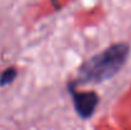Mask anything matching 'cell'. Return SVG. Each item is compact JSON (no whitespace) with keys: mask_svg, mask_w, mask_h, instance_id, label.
I'll return each instance as SVG.
<instances>
[{"mask_svg":"<svg viewBox=\"0 0 131 130\" xmlns=\"http://www.w3.org/2000/svg\"><path fill=\"white\" fill-rule=\"evenodd\" d=\"M130 55V45L126 42H116L107 46L104 50L85 60L78 69V75L74 87L79 84H98L112 79L125 66Z\"/></svg>","mask_w":131,"mask_h":130,"instance_id":"1","label":"cell"},{"mask_svg":"<svg viewBox=\"0 0 131 130\" xmlns=\"http://www.w3.org/2000/svg\"><path fill=\"white\" fill-rule=\"evenodd\" d=\"M68 92L71 96L73 105L78 116L83 120L90 119L99 103V97L94 91H79L71 83L68 84Z\"/></svg>","mask_w":131,"mask_h":130,"instance_id":"2","label":"cell"},{"mask_svg":"<svg viewBox=\"0 0 131 130\" xmlns=\"http://www.w3.org/2000/svg\"><path fill=\"white\" fill-rule=\"evenodd\" d=\"M17 74H18V72H17V69H14V68H8L6 70H4V72L1 73V75H0V86L4 87V86L10 84V83L15 79Z\"/></svg>","mask_w":131,"mask_h":130,"instance_id":"3","label":"cell"}]
</instances>
